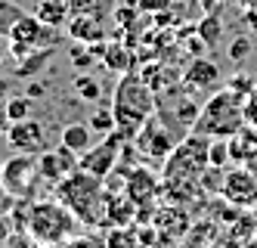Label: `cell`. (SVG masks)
I'll return each instance as SVG.
<instances>
[{"instance_id": "f1b7e54d", "label": "cell", "mask_w": 257, "mask_h": 248, "mask_svg": "<svg viewBox=\"0 0 257 248\" xmlns=\"http://www.w3.org/2000/svg\"><path fill=\"white\" fill-rule=\"evenodd\" d=\"M134 4H137V10H140L143 16H155V13L171 10L177 0H134Z\"/></svg>"}, {"instance_id": "44dd1931", "label": "cell", "mask_w": 257, "mask_h": 248, "mask_svg": "<svg viewBox=\"0 0 257 248\" xmlns=\"http://www.w3.org/2000/svg\"><path fill=\"white\" fill-rule=\"evenodd\" d=\"M105 248H140V233H134L131 226H112Z\"/></svg>"}, {"instance_id": "6da1fadb", "label": "cell", "mask_w": 257, "mask_h": 248, "mask_svg": "<svg viewBox=\"0 0 257 248\" xmlns=\"http://www.w3.org/2000/svg\"><path fill=\"white\" fill-rule=\"evenodd\" d=\"M112 112H115V130L124 140H134L140 127L155 115V90L140 74L127 71V74H121V81L115 87Z\"/></svg>"}, {"instance_id": "9c48e42d", "label": "cell", "mask_w": 257, "mask_h": 248, "mask_svg": "<svg viewBox=\"0 0 257 248\" xmlns=\"http://www.w3.org/2000/svg\"><path fill=\"white\" fill-rule=\"evenodd\" d=\"M7 41L25 44V47H31V50H47L50 44L59 41V34H56V28H50L47 22H41L34 13H22L19 19H16V25L10 28V37H7Z\"/></svg>"}, {"instance_id": "8992f818", "label": "cell", "mask_w": 257, "mask_h": 248, "mask_svg": "<svg viewBox=\"0 0 257 248\" xmlns=\"http://www.w3.org/2000/svg\"><path fill=\"white\" fill-rule=\"evenodd\" d=\"M131 143H134V149H137L149 164H158V168H161L164 161H168V155L174 152V146H177L180 140H177V133H174L168 124H164L158 115H152L149 121L140 127V133H137Z\"/></svg>"}, {"instance_id": "4316f807", "label": "cell", "mask_w": 257, "mask_h": 248, "mask_svg": "<svg viewBox=\"0 0 257 248\" xmlns=\"http://www.w3.org/2000/svg\"><path fill=\"white\" fill-rule=\"evenodd\" d=\"M87 124L93 127L96 133H112V130H115V112H112V109H96L93 115H90Z\"/></svg>"}, {"instance_id": "7bdbcfd3", "label": "cell", "mask_w": 257, "mask_h": 248, "mask_svg": "<svg viewBox=\"0 0 257 248\" xmlns=\"http://www.w3.org/2000/svg\"><path fill=\"white\" fill-rule=\"evenodd\" d=\"M0 171H4V158H0Z\"/></svg>"}, {"instance_id": "2e32d148", "label": "cell", "mask_w": 257, "mask_h": 248, "mask_svg": "<svg viewBox=\"0 0 257 248\" xmlns=\"http://www.w3.org/2000/svg\"><path fill=\"white\" fill-rule=\"evenodd\" d=\"M62 146L71 149V152L81 158L84 152L93 146V127L84 124V121H71V124H65V127H62Z\"/></svg>"}, {"instance_id": "f546056e", "label": "cell", "mask_w": 257, "mask_h": 248, "mask_svg": "<svg viewBox=\"0 0 257 248\" xmlns=\"http://www.w3.org/2000/svg\"><path fill=\"white\" fill-rule=\"evenodd\" d=\"M245 127L257 133V84H254V90L245 97Z\"/></svg>"}, {"instance_id": "484cf974", "label": "cell", "mask_w": 257, "mask_h": 248, "mask_svg": "<svg viewBox=\"0 0 257 248\" xmlns=\"http://www.w3.org/2000/svg\"><path fill=\"white\" fill-rule=\"evenodd\" d=\"M220 34H223V25H220L217 16H205V19L198 22V37H201L208 47H214V44L220 41Z\"/></svg>"}, {"instance_id": "3957f363", "label": "cell", "mask_w": 257, "mask_h": 248, "mask_svg": "<svg viewBox=\"0 0 257 248\" xmlns=\"http://www.w3.org/2000/svg\"><path fill=\"white\" fill-rule=\"evenodd\" d=\"M28 233L31 239L38 242V245H47V248H56V245H65L71 239H78L81 236V220L68 211V208L59 202V199H53V202H31L28 208Z\"/></svg>"}, {"instance_id": "52a82bcc", "label": "cell", "mask_w": 257, "mask_h": 248, "mask_svg": "<svg viewBox=\"0 0 257 248\" xmlns=\"http://www.w3.org/2000/svg\"><path fill=\"white\" fill-rule=\"evenodd\" d=\"M38 177H41L38 155H25V152H19V155H13L10 161H4V171H0L4 189L10 196H22V199L31 196V183Z\"/></svg>"}, {"instance_id": "603a6c76", "label": "cell", "mask_w": 257, "mask_h": 248, "mask_svg": "<svg viewBox=\"0 0 257 248\" xmlns=\"http://www.w3.org/2000/svg\"><path fill=\"white\" fill-rule=\"evenodd\" d=\"M75 93H78V100L81 103H96L99 100V81L96 78H90V74H75Z\"/></svg>"}, {"instance_id": "e0dca14e", "label": "cell", "mask_w": 257, "mask_h": 248, "mask_svg": "<svg viewBox=\"0 0 257 248\" xmlns=\"http://www.w3.org/2000/svg\"><path fill=\"white\" fill-rule=\"evenodd\" d=\"M68 34L81 44H99L105 41V31H102V22L96 19H87V16H68Z\"/></svg>"}, {"instance_id": "5bb4252c", "label": "cell", "mask_w": 257, "mask_h": 248, "mask_svg": "<svg viewBox=\"0 0 257 248\" xmlns=\"http://www.w3.org/2000/svg\"><path fill=\"white\" fill-rule=\"evenodd\" d=\"M102 223H105V226H131V223H137V205L127 199V196L105 193Z\"/></svg>"}, {"instance_id": "836d02e7", "label": "cell", "mask_w": 257, "mask_h": 248, "mask_svg": "<svg viewBox=\"0 0 257 248\" xmlns=\"http://www.w3.org/2000/svg\"><path fill=\"white\" fill-rule=\"evenodd\" d=\"M10 208H16V196H10L0 183V214H10Z\"/></svg>"}, {"instance_id": "5b68a950", "label": "cell", "mask_w": 257, "mask_h": 248, "mask_svg": "<svg viewBox=\"0 0 257 248\" xmlns=\"http://www.w3.org/2000/svg\"><path fill=\"white\" fill-rule=\"evenodd\" d=\"M208 149H211V137L189 130L186 137L174 146L168 161L161 164V180H168V183H198L201 186V177H205L208 168H211Z\"/></svg>"}, {"instance_id": "1f68e13d", "label": "cell", "mask_w": 257, "mask_h": 248, "mask_svg": "<svg viewBox=\"0 0 257 248\" xmlns=\"http://www.w3.org/2000/svg\"><path fill=\"white\" fill-rule=\"evenodd\" d=\"M226 87L235 90V93H242V97H248V93L254 90V78H248V74H238V78H232Z\"/></svg>"}, {"instance_id": "f35d334b", "label": "cell", "mask_w": 257, "mask_h": 248, "mask_svg": "<svg viewBox=\"0 0 257 248\" xmlns=\"http://www.w3.org/2000/svg\"><path fill=\"white\" fill-rule=\"evenodd\" d=\"M44 93H47V87H44V84H38V81H34V84L28 87V97H31V100H38V97H44Z\"/></svg>"}, {"instance_id": "74e56055", "label": "cell", "mask_w": 257, "mask_h": 248, "mask_svg": "<svg viewBox=\"0 0 257 248\" xmlns=\"http://www.w3.org/2000/svg\"><path fill=\"white\" fill-rule=\"evenodd\" d=\"M10 127V115H7V100H0V133H7Z\"/></svg>"}, {"instance_id": "60d3db41", "label": "cell", "mask_w": 257, "mask_h": 248, "mask_svg": "<svg viewBox=\"0 0 257 248\" xmlns=\"http://www.w3.org/2000/svg\"><path fill=\"white\" fill-rule=\"evenodd\" d=\"M7 90H10V81H4V78H0V97H4Z\"/></svg>"}, {"instance_id": "d6986e66", "label": "cell", "mask_w": 257, "mask_h": 248, "mask_svg": "<svg viewBox=\"0 0 257 248\" xmlns=\"http://www.w3.org/2000/svg\"><path fill=\"white\" fill-rule=\"evenodd\" d=\"M115 4L118 0H68V10H71V16H87V19L102 22L115 10Z\"/></svg>"}, {"instance_id": "ab89813d", "label": "cell", "mask_w": 257, "mask_h": 248, "mask_svg": "<svg viewBox=\"0 0 257 248\" xmlns=\"http://www.w3.org/2000/svg\"><path fill=\"white\" fill-rule=\"evenodd\" d=\"M7 53H10V44L0 47V68H4V62H7Z\"/></svg>"}, {"instance_id": "8d00e7d4", "label": "cell", "mask_w": 257, "mask_h": 248, "mask_svg": "<svg viewBox=\"0 0 257 248\" xmlns=\"http://www.w3.org/2000/svg\"><path fill=\"white\" fill-rule=\"evenodd\" d=\"M7 239H10V220H7V214H0V248L7 245Z\"/></svg>"}, {"instance_id": "8fae6325", "label": "cell", "mask_w": 257, "mask_h": 248, "mask_svg": "<svg viewBox=\"0 0 257 248\" xmlns=\"http://www.w3.org/2000/svg\"><path fill=\"white\" fill-rule=\"evenodd\" d=\"M124 196L131 199L137 208H143L146 202H155V199L161 196V177H155V171H149V168H134V171H127Z\"/></svg>"}, {"instance_id": "d590c367", "label": "cell", "mask_w": 257, "mask_h": 248, "mask_svg": "<svg viewBox=\"0 0 257 248\" xmlns=\"http://www.w3.org/2000/svg\"><path fill=\"white\" fill-rule=\"evenodd\" d=\"M242 168H245V171H251V174L257 177V149H254V146L248 149V155L242 158Z\"/></svg>"}, {"instance_id": "9a60e30c", "label": "cell", "mask_w": 257, "mask_h": 248, "mask_svg": "<svg viewBox=\"0 0 257 248\" xmlns=\"http://www.w3.org/2000/svg\"><path fill=\"white\" fill-rule=\"evenodd\" d=\"M223 193H226V199H232V202H254V196H257V177L251 174V171H245V168H238V171H229V174L223 177Z\"/></svg>"}, {"instance_id": "4fadbf2b", "label": "cell", "mask_w": 257, "mask_h": 248, "mask_svg": "<svg viewBox=\"0 0 257 248\" xmlns=\"http://www.w3.org/2000/svg\"><path fill=\"white\" fill-rule=\"evenodd\" d=\"M183 84H186L189 90H214L220 84V68L205 59V56H195V59L186 65V71H183Z\"/></svg>"}, {"instance_id": "277c9868", "label": "cell", "mask_w": 257, "mask_h": 248, "mask_svg": "<svg viewBox=\"0 0 257 248\" xmlns=\"http://www.w3.org/2000/svg\"><path fill=\"white\" fill-rule=\"evenodd\" d=\"M56 199L75 214L81 223H102V205H105V189L102 180L87 174L84 168H75L65 180L56 186Z\"/></svg>"}, {"instance_id": "d6a6232c", "label": "cell", "mask_w": 257, "mask_h": 248, "mask_svg": "<svg viewBox=\"0 0 257 248\" xmlns=\"http://www.w3.org/2000/svg\"><path fill=\"white\" fill-rule=\"evenodd\" d=\"M93 59H96V56L90 53V47H87V50H71V62H75L78 68H87Z\"/></svg>"}, {"instance_id": "7402d4cb", "label": "cell", "mask_w": 257, "mask_h": 248, "mask_svg": "<svg viewBox=\"0 0 257 248\" xmlns=\"http://www.w3.org/2000/svg\"><path fill=\"white\" fill-rule=\"evenodd\" d=\"M53 56V50H34L31 56H25V59L19 62V68H16V74L19 78H34L44 65H47V59Z\"/></svg>"}, {"instance_id": "ac0fdd59", "label": "cell", "mask_w": 257, "mask_h": 248, "mask_svg": "<svg viewBox=\"0 0 257 248\" xmlns=\"http://www.w3.org/2000/svg\"><path fill=\"white\" fill-rule=\"evenodd\" d=\"M34 16H38L41 22H47L50 28H62V25H68L71 10H68V0H41Z\"/></svg>"}, {"instance_id": "ba28073f", "label": "cell", "mask_w": 257, "mask_h": 248, "mask_svg": "<svg viewBox=\"0 0 257 248\" xmlns=\"http://www.w3.org/2000/svg\"><path fill=\"white\" fill-rule=\"evenodd\" d=\"M121 143H127V140L121 137L118 130L105 133V140H102L96 149L90 146L84 155L78 158V168H84L87 174H93V177H99V180L108 177V174L115 171V164H118V146H121Z\"/></svg>"}, {"instance_id": "83f0119b", "label": "cell", "mask_w": 257, "mask_h": 248, "mask_svg": "<svg viewBox=\"0 0 257 248\" xmlns=\"http://www.w3.org/2000/svg\"><path fill=\"white\" fill-rule=\"evenodd\" d=\"M208 158H211V168H223L229 158H232V149H229V140H211V149H208Z\"/></svg>"}, {"instance_id": "cb8c5ba5", "label": "cell", "mask_w": 257, "mask_h": 248, "mask_svg": "<svg viewBox=\"0 0 257 248\" xmlns=\"http://www.w3.org/2000/svg\"><path fill=\"white\" fill-rule=\"evenodd\" d=\"M7 115H10V124L31 118V97L28 93H22V97H7Z\"/></svg>"}, {"instance_id": "b9f144b4", "label": "cell", "mask_w": 257, "mask_h": 248, "mask_svg": "<svg viewBox=\"0 0 257 248\" xmlns=\"http://www.w3.org/2000/svg\"><path fill=\"white\" fill-rule=\"evenodd\" d=\"M242 248H257V239H251V242H245Z\"/></svg>"}, {"instance_id": "d4e9b609", "label": "cell", "mask_w": 257, "mask_h": 248, "mask_svg": "<svg viewBox=\"0 0 257 248\" xmlns=\"http://www.w3.org/2000/svg\"><path fill=\"white\" fill-rule=\"evenodd\" d=\"M25 10L16 7L13 0H0V37H10V28L16 25V19H19Z\"/></svg>"}, {"instance_id": "ffe728a7", "label": "cell", "mask_w": 257, "mask_h": 248, "mask_svg": "<svg viewBox=\"0 0 257 248\" xmlns=\"http://www.w3.org/2000/svg\"><path fill=\"white\" fill-rule=\"evenodd\" d=\"M102 65L108 71H118V74H127V71H134V53L121 47V44H108L105 53H102Z\"/></svg>"}, {"instance_id": "7a4b0ae2", "label": "cell", "mask_w": 257, "mask_h": 248, "mask_svg": "<svg viewBox=\"0 0 257 248\" xmlns=\"http://www.w3.org/2000/svg\"><path fill=\"white\" fill-rule=\"evenodd\" d=\"M195 133H205L211 140H232L245 130V97L229 87L211 93L205 106L198 109V118L192 124Z\"/></svg>"}, {"instance_id": "4dcf8cb0", "label": "cell", "mask_w": 257, "mask_h": 248, "mask_svg": "<svg viewBox=\"0 0 257 248\" xmlns=\"http://www.w3.org/2000/svg\"><path fill=\"white\" fill-rule=\"evenodd\" d=\"M248 50H251V41H248V37H235V41L229 44V59H232V62H242L245 56H248Z\"/></svg>"}, {"instance_id": "e575fe53", "label": "cell", "mask_w": 257, "mask_h": 248, "mask_svg": "<svg viewBox=\"0 0 257 248\" xmlns=\"http://www.w3.org/2000/svg\"><path fill=\"white\" fill-rule=\"evenodd\" d=\"M65 248H105V245H99V242H93V239H87V236H78V239L65 242Z\"/></svg>"}, {"instance_id": "7c38bea8", "label": "cell", "mask_w": 257, "mask_h": 248, "mask_svg": "<svg viewBox=\"0 0 257 248\" xmlns=\"http://www.w3.org/2000/svg\"><path fill=\"white\" fill-rule=\"evenodd\" d=\"M75 168H78V155L71 149H65V146H59V149H44L41 155H38L41 180H47L53 186H56L59 180H65Z\"/></svg>"}, {"instance_id": "30bf717a", "label": "cell", "mask_w": 257, "mask_h": 248, "mask_svg": "<svg viewBox=\"0 0 257 248\" xmlns=\"http://www.w3.org/2000/svg\"><path fill=\"white\" fill-rule=\"evenodd\" d=\"M7 143L16 149V152H25V155H41L47 149L44 146V124L34 121V118H25V121H13L7 127Z\"/></svg>"}]
</instances>
